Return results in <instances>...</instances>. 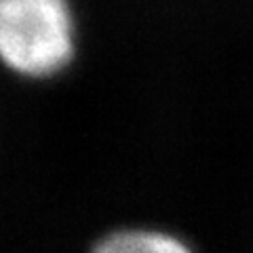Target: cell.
Returning <instances> with one entry per match:
<instances>
[{
  "label": "cell",
  "mask_w": 253,
  "mask_h": 253,
  "mask_svg": "<svg viewBox=\"0 0 253 253\" xmlns=\"http://www.w3.org/2000/svg\"><path fill=\"white\" fill-rule=\"evenodd\" d=\"M0 53L21 78L46 81L76 55V23L70 0H0Z\"/></svg>",
  "instance_id": "6da1fadb"
},
{
  "label": "cell",
  "mask_w": 253,
  "mask_h": 253,
  "mask_svg": "<svg viewBox=\"0 0 253 253\" xmlns=\"http://www.w3.org/2000/svg\"><path fill=\"white\" fill-rule=\"evenodd\" d=\"M93 253H190L184 243L161 232L126 230L110 234Z\"/></svg>",
  "instance_id": "7a4b0ae2"
}]
</instances>
